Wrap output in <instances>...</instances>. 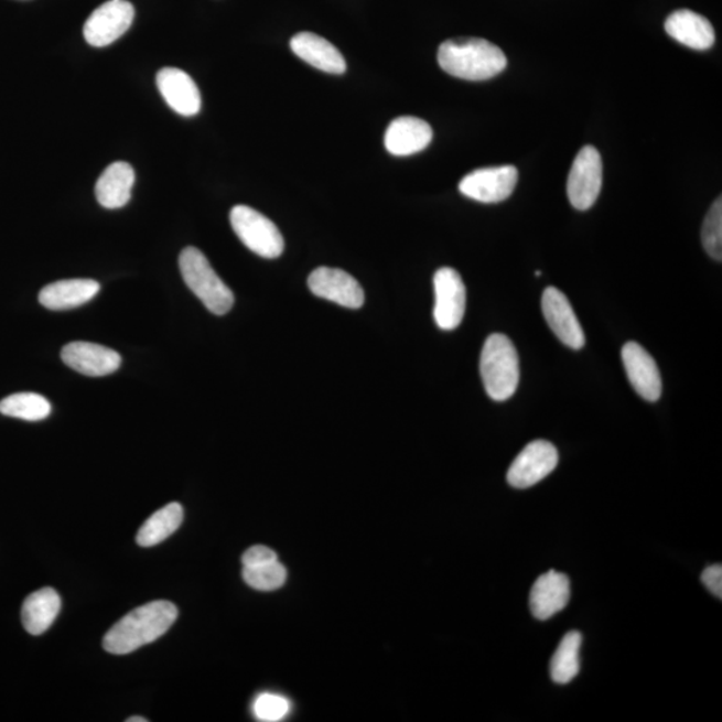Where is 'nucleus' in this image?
Returning a JSON list of instances; mask_svg holds the SVG:
<instances>
[{"label":"nucleus","mask_w":722,"mask_h":722,"mask_svg":"<svg viewBox=\"0 0 722 722\" xmlns=\"http://www.w3.org/2000/svg\"><path fill=\"white\" fill-rule=\"evenodd\" d=\"M518 171L511 165L483 168L461 181L463 196L483 204H497L511 196L517 186Z\"/></svg>","instance_id":"nucleus-9"},{"label":"nucleus","mask_w":722,"mask_h":722,"mask_svg":"<svg viewBox=\"0 0 722 722\" xmlns=\"http://www.w3.org/2000/svg\"><path fill=\"white\" fill-rule=\"evenodd\" d=\"M542 312L552 332L571 349H581L586 343L585 334L567 297L554 287L545 289Z\"/></svg>","instance_id":"nucleus-12"},{"label":"nucleus","mask_w":722,"mask_h":722,"mask_svg":"<svg viewBox=\"0 0 722 722\" xmlns=\"http://www.w3.org/2000/svg\"><path fill=\"white\" fill-rule=\"evenodd\" d=\"M623 362L627 378L639 397L648 401L661 398V374L648 351L637 343H626L623 348Z\"/></svg>","instance_id":"nucleus-15"},{"label":"nucleus","mask_w":722,"mask_h":722,"mask_svg":"<svg viewBox=\"0 0 722 722\" xmlns=\"http://www.w3.org/2000/svg\"><path fill=\"white\" fill-rule=\"evenodd\" d=\"M182 520H184V508L177 502L162 507L141 526L137 534V543L142 548L160 545L180 529Z\"/></svg>","instance_id":"nucleus-23"},{"label":"nucleus","mask_w":722,"mask_h":722,"mask_svg":"<svg viewBox=\"0 0 722 722\" xmlns=\"http://www.w3.org/2000/svg\"><path fill=\"white\" fill-rule=\"evenodd\" d=\"M0 413L28 422H40L50 417L52 405L40 394L19 392L0 401Z\"/></svg>","instance_id":"nucleus-25"},{"label":"nucleus","mask_w":722,"mask_h":722,"mask_svg":"<svg viewBox=\"0 0 722 722\" xmlns=\"http://www.w3.org/2000/svg\"><path fill=\"white\" fill-rule=\"evenodd\" d=\"M582 645V634L580 632H569L562 638L554 656L551 658L550 673L552 681L564 686L574 680L580 673V650Z\"/></svg>","instance_id":"nucleus-24"},{"label":"nucleus","mask_w":722,"mask_h":722,"mask_svg":"<svg viewBox=\"0 0 722 722\" xmlns=\"http://www.w3.org/2000/svg\"><path fill=\"white\" fill-rule=\"evenodd\" d=\"M128 722H148V720L144 718H138L137 715V718L128 719Z\"/></svg>","instance_id":"nucleus-31"},{"label":"nucleus","mask_w":722,"mask_h":722,"mask_svg":"<svg viewBox=\"0 0 722 722\" xmlns=\"http://www.w3.org/2000/svg\"><path fill=\"white\" fill-rule=\"evenodd\" d=\"M278 561V554L267 546L257 545L245 551L243 556L244 568H256Z\"/></svg>","instance_id":"nucleus-29"},{"label":"nucleus","mask_w":722,"mask_h":722,"mask_svg":"<svg viewBox=\"0 0 722 722\" xmlns=\"http://www.w3.org/2000/svg\"><path fill=\"white\" fill-rule=\"evenodd\" d=\"M558 464V451L550 442L527 444L515 457L507 473V482L515 488H529L550 475Z\"/></svg>","instance_id":"nucleus-10"},{"label":"nucleus","mask_w":722,"mask_h":722,"mask_svg":"<svg viewBox=\"0 0 722 722\" xmlns=\"http://www.w3.org/2000/svg\"><path fill=\"white\" fill-rule=\"evenodd\" d=\"M665 30L681 45L694 50H708L714 45L715 34L707 18L690 10H678L665 22Z\"/></svg>","instance_id":"nucleus-20"},{"label":"nucleus","mask_w":722,"mask_h":722,"mask_svg":"<svg viewBox=\"0 0 722 722\" xmlns=\"http://www.w3.org/2000/svg\"><path fill=\"white\" fill-rule=\"evenodd\" d=\"M230 225L245 247L263 259H278L284 250V238L278 226L249 206H235L230 211Z\"/></svg>","instance_id":"nucleus-5"},{"label":"nucleus","mask_w":722,"mask_h":722,"mask_svg":"<svg viewBox=\"0 0 722 722\" xmlns=\"http://www.w3.org/2000/svg\"><path fill=\"white\" fill-rule=\"evenodd\" d=\"M438 64L452 77L486 80L505 71L507 58L498 46L482 37H454L439 47Z\"/></svg>","instance_id":"nucleus-2"},{"label":"nucleus","mask_w":722,"mask_h":722,"mask_svg":"<svg viewBox=\"0 0 722 722\" xmlns=\"http://www.w3.org/2000/svg\"><path fill=\"white\" fill-rule=\"evenodd\" d=\"M182 279L212 313L226 315L235 304L234 292L218 278L205 255L197 248H185L180 255Z\"/></svg>","instance_id":"nucleus-4"},{"label":"nucleus","mask_w":722,"mask_h":722,"mask_svg":"<svg viewBox=\"0 0 722 722\" xmlns=\"http://www.w3.org/2000/svg\"><path fill=\"white\" fill-rule=\"evenodd\" d=\"M702 583L707 586L709 592L722 599V567L721 564H713L704 570L701 576Z\"/></svg>","instance_id":"nucleus-30"},{"label":"nucleus","mask_w":722,"mask_h":722,"mask_svg":"<svg viewBox=\"0 0 722 722\" xmlns=\"http://www.w3.org/2000/svg\"><path fill=\"white\" fill-rule=\"evenodd\" d=\"M179 617V608L169 601H154L125 615L106 633L104 648L111 655H129L165 634Z\"/></svg>","instance_id":"nucleus-1"},{"label":"nucleus","mask_w":722,"mask_h":722,"mask_svg":"<svg viewBox=\"0 0 722 722\" xmlns=\"http://www.w3.org/2000/svg\"><path fill=\"white\" fill-rule=\"evenodd\" d=\"M157 87L173 111L182 117L197 116L201 110V93L190 74L181 68L165 67L157 74Z\"/></svg>","instance_id":"nucleus-14"},{"label":"nucleus","mask_w":722,"mask_h":722,"mask_svg":"<svg viewBox=\"0 0 722 722\" xmlns=\"http://www.w3.org/2000/svg\"><path fill=\"white\" fill-rule=\"evenodd\" d=\"M702 245L712 259L722 260V201H714L701 231Z\"/></svg>","instance_id":"nucleus-27"},{"label":"nucleus","mask_w":722,"mask_h":722,"mask_svg":"<svg viewBox=\"0 0 722 722\" xmlns=\"http://www.w3.org/2000/svg\"><path fill=\"white\" fill-rule=\"evenodd\" d=\"M244 581L250 588L261 590V592H271L284 585L287 580V570L279 561H274L261 567L244 568Z\"/></svg>","instance_id":"nucleus-26"},{"label":"nucleus","mask_w":722,"mask_h":722,"mask_svg":"<svg viewBox=\"0 0 722 722\" xmlns=\"http://www.w3.org/2000/svg\"><path fill=\"white\" fill-rule=\"evenodd\" d=\"M291 49L300 60L317 71L341 75L347 71L344 56L325 37L313 33H300L292 37Z\"/></svg>","instance_id":"nucleus-18"},{"label":"nucleus","mask_w":722,"mask_h":722,"mask_svg":"<svg viewBox=\"0 0 722 722\" xmlns=\"http://www.w3.org/2000/svg\"><path fill=\"white\" fill-rule=\"evenodd\" d=\"M435 308L433 319L439 328L452 331L461 325L466 312V287L461 274L452 268H441L433 276Z\"/></svg>","instance_id":"nucleus-8"},{"label":"nucleus","mask_w":722,"mask_h":722,"mask_svg":"<svg viewBox=\"0 0 722 722\" xmlns=\"http://www.w3.org/2000/svg\"><path fill=\"white\" fill-rule=\"evenodd\" d=\"M602 187V159L592 144L576 154L568 179V197L578 211H588L595 204Z\"/></svg>","instance_id":"nucleus-6"},{"label":"nucleus","mask_w":722,"mask_h":722,"mask_svg":"<svg viewBox=\"0 0 722 722\" xmlns=\"http://www.w3.org/2000/svg\"><path fill=\"white\" fill-rule=\"evenodd\" d=\"M100 285L94 280L74 279L53 282L42 289L40 303L52 311L73 310L97 297Z\"/></svg>","instance_id":"nucleus-21"},{"label":"nucleus","mask_w":722,"mask_h":722,"mask_svg":"<svg viewBox=\"0 0 722 722\" xmlns=\"http://www.w3.org/2000/svg\"><path fill=\"white\" fill-rule=\"evenodd\" d=\"M432 129L423 119L399 117L386 131L385 144L388 153L398 157L422 152L432 141Z\"/></svg>","instance_id":"nucleus-17"},{"label":"nucleus","mask_w":722,"mask_h":722,"mask_svg":"<svg viewBox=\"0 0 722 722\" xmlns=\"http://www.w3.org/2000/svg\"><path fill=\"white\" fill-rule=\"evenodd\" d=\"M134 184L136 173L130 163H111L97 181L96 196L99 205L106 209L123 208L131 198Z\"/></svg>","instance_id":"nucleus-19"},{"label":"nucleus","mask_w":722,"mask_h":722,"mask_svg":"<svg viewBox=\"0 0 722 722\" xmlns=\"http://www.w3.org/2000/svg\"><path fill=\"white\" fill-rule=\"evenodd\" d=\"M134 6L128 0H109L87 19L84 35L93 47H106L119 40L134 21Z\"/></svg>","instance_id":"nucleus-7"},{"label":"nucleus","mask_w":722,"mask_h":722,"mask_svg":"<svg viewBox=\"0 0 722 722\" xmlns=\"http://www.w3.org/2000/svg\"><path fill=\"white\" fill-rule=\"evenodd\" d=\"M61 357L67 367L91 378L115 374L122 363L121 355L115 349L87 342L67 344L62 349Z\"/></svg>","instance_id":"nucleus-13"},{"label":"nucleus","mask_w":722,"mask_h":722,"mask_svg":"<svg viewBox=\"0 0 722 722\" xmlns=\"http://www.w3.org/2000/svg\"><path fill=\"white\" fill-rule=\"evenodd\" d=\"M570 601L568 575L550 570L538 578L531 589L530 608L534 617L546 621L563 611Z\"/></svg>","instance_id":"nucleus-16"},{"label":"nucleus","mask_w":722,"mask_h":722,"mask_svg":"<svg viewBox=\"0 0 722 722\" xmlns=\"http://www.w3.org/2000/svg\"><path fill=\"white\" fill-rule=\"evenodd\" d=\"M481 376L488 397L494 400L505 401L517 391L519 357L506 335L494 334L487 337L481 355Z\"/></svg>","instance_id":"nucleus-3"},{"label":"nucleus","mask_w":722,"mask_h":722,"mask_svg":"<svg viewBox=\"0 0 722 722\" xmlns=\"http://www.w3.org/2000/svg\"><path fill=\"white\" fill-rule=\"evenodd\" d=\"M289 709H291V704H289L285 697L271 693L257 697L254 705L256 718L267 722L284 719Z\"/></svg>","instance_id":"nucleus-28"},{"label":"nucleus","mask_w":722,"mask_h":722,"mask_svg":"<svg viewBox=\"0 0 722 722\" xmlns=\"http://www.w3.org/2000/svg\"><path fill=\"white\" fill-rule=\"evenodd\" d=\"M62 601L53 588H43L30 594L23 602L22 623L33 636H41L54 624L61 612Z\"/></svg>","instance_id":"nucleus-22"},{"label":"nucleus","mask_w":722,"mask_h":722,"mask_svg":"<svg viewBox=\"0 0 722 722\" xmlns=\"http://www.w3.org/2000/svg\"><path fill=\"white\" fill-rule=\"evenodd\" d=\"M308 287L320 299H325L345 308L364 304V291L353 276L342 269L320 267L308 278Z\"/></svg>","instance_id":"nucleus-11"}]
</instances>
